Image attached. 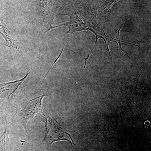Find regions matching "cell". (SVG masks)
<instances>
[{"mask_svg": "<svg viewBox=\"0 0 151 151\" xmlns=\"http://www.w3.org/2000/svg\"><path fill=\"white\" fill-rule=\"evenodd\" d=\"M10 32L6 26L2 18L0 16V35L4 40V42L6 46L17 49L18 47V42L12 38Z\"/></svg>", "mask_w": 151, "mask_h": 151, "instance_id": "6", "label": "cell"}, {"mask_svg": "<svg viewBox=\"0 0 151 151\" xmlns=\"http://www.w3.org/2000/svg\"><path fill=\"white\" fill-rule=\"evenodd\" d=\"M43 118L45 124V136L42 144L51 145L54 142L65 140L69 142L73 147L76 146L70 135L60 127L55 119L45 115Z\"/></svg>", "mask_w": 151, "mask_h": 151, "instance_id": "1", "label": "cell"}, {"mask_svg": "<svg viewBox=\"0 0 151 151\" xmlns=\"http://www.w3.org/2000/svg\"><path fill=\"white\" fill-rule=\"evenodd\" d=\"M37 7V25L44 33L49 31L54 19L52 0H35Z\"/></svg>", "mask_w": 151, "mask_h": 151, "instance_id": "2", "label": "cell"}, {"mask_svg": "<svg viewBox=\"0 0 151 151\" xmlns=\"http://www.w3.org/2000/svg\"><path fill=\"white\" fill-rule=\"evenodd\" d=\"M119 1V0H106L104 3L105 9H108L109 11H111L113 5Z\"/></svg>", "mask_w": 151, "mask_h": 151, "instance_id": "9", "label": "cell"}, {"mask_svg": "<svg viewBox=\"0 0 151 151\" xmlns=\"http://www.w3.org/2000/svg\"><path fill=\"white\" fill-rule=\"evenodd\" d=\"M45 95H42L40 97L29 100L25 103L20 113L21 123L26 131L27 132V125L29 120L33 119L36 114H39L43 117L44 114L42 110V101Z\"/></svg>", "mask_w": 151, "mask_h": 151, "instance_id": "3", "label": "cell"}, {"mask_svg": "<svg viewBox=\"0 0 151 151\" xmlns=\"http://www.w3.org/2000/svg\"><path fill=\"white\" fill-rule=\"evenodd\" d=\"M66 42H66V43H65V44L64 45V46H63V47L62 51H61V52H60V54L59 56H58V57L57 58H56V60H55V61L54 63H53V64H52V65L51 67H50V68L48 72H47V73L46 75H45V76L44 78L43 81H44L45 79V78H46L47 76L48 75L49 72L50 71V70H51V68H52V66H53V65H54L55 63H56L57 62V61L59 59L60 57V55H61V54H62L63 52V49H64V47H65V44H66Z\"/></svg>", "mask_w": 151, "mask_h": 151, "instance_id": "10", "label": "cell"}, {"mask_svg": "<svg viewBox=\"0 0 151 151\" xmlns=\"http://www.w3.org/2000/svg\"><path fill=\"white\" fill-rule=\"evenodd\" d=\"M30 73H28L24 78L8 83L0 84V102L8 100L13 98L15 92H16L19 86L27 78Z\"/></svg>", "mask_w": 151, "mask_h": 151, "instance_id": "4", "label": "cell"}, {"mask_svg": "<svg viewBox=\"0 0 151 151\" xmlns=\"http://www.w3.org/2000/svg\"><path fill=\"white\" fill-rule=\"evenodd\" d=\"M9 134L6 129L0 138V151H8Z\"/></svg>", "mask_w": 151, "mask_h": 151, "instance_id": "7", "label": "cell"}, {"mask_svg": "<svg viewBox=\"0 0 151 151\" xmlns=\"http://www.w3.org/2000/svg\"><path fill=\"white\" fill-rule=\"evenodd\" d=\"M121 28H122V27H120V28H119V30H118L117 39H116L113 38V40H112V41L114 42H116V43H117V45H118V47H117V52H118V49H119H119H120L122 50V52L124 51V50H123V49L122 48L121 42H124V43H128L129 44L132 45H135V46L139 47L138 45H135L134 44L130 43H129V42H127L124 41L123 40H120V32Z\"/></svg>", "mask_w": 151, "mask_h": 151, "instance_id": "8", "label": "cell"}, {"mask_svg": "<svg viewBox=\"0 0 151 151\" xmlns=\"http://www.w3.org/2000/svg\"><path fill=\"white\" fill-rule=\"evenodd\" d=\"M66 26L68 28V31L65 35L68 33L73 34L75 32L89 30V27L84 24L79 17L77 15H71L70 16V19L67 22L63 24L59 25L56 26H52L49 31L55 28L60 26Z\"/></svg>", "mask_w": 151, "mask_h": 151, "instance_id": "5", "label": "cell"}]
</instances>
